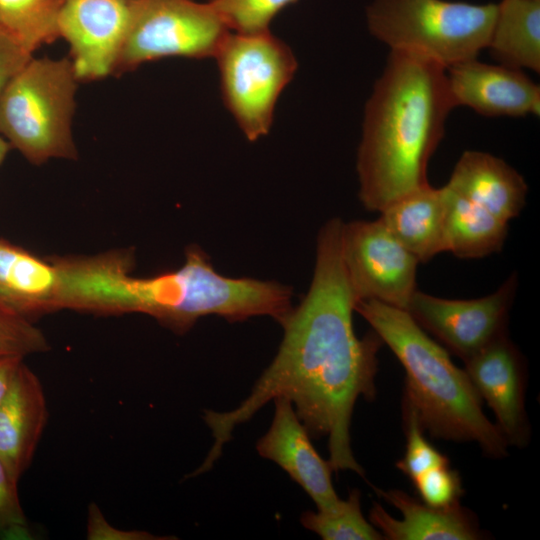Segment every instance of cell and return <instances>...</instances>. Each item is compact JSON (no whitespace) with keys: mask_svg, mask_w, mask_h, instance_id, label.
Segmentation results:
<instances>
[{"mask_svg":"<svg viewBox=\"0 0 540 540\" xmlns=\"http://www.w3.org/2000/svg\"><path fill=\"white\" fill-rule=\"evenodd\" d=\"M342 224L333 218L320 229L310 288L281 324L278 352L249 396L230 411H203L214 444L192 476L207 472L233 429L276 397L291 401L310 437L328 438L333 471L364 475L352 452L350 424L356 400L375 398L377 353L383 342L374 331L363 338L355 334L356 299L341 256Z\"/></svg>","mask_w":540,"mask_h":540,"instance_id":"6da1fadb","label":"cell"},{"mask_svg":"<svg viewBox=\"0 0 540 540\" xmlns=\"http://www.w3.org/2000/svg\"><path fill=\"white\" fill-rule=\"evenodd\" d=\"M454 108L446 68L390 51L365 105L357 153L359 199L367 210L380 212L429 184L428 163Z\"/></svg>","mask_w":540,"mask_h":540,"instance_id":"7a4b0ae2","label":"cell"},{"mask_svg":"<svg viewBox=\"0 0 540 540\" xmlns=\"http://www.w3.org/2000/svg\"><path fill=\"white\" fill-rule=\"evenodd\" d=\"M358 312L404 367L403 401L415 410L423 430L449 441L476 442L490 457L507 455L505 438L484 414L482 400L465 370L411 315L376 300L356 302Z\"/></svg>","mask_w":540,"mask_h":540,"instance_id":"3957f363","label":"cell"},{"mask_svg":"<svg viewBox=\"0 0 540 540\" xmlns=\"http://www.w3.org/2000/svg\"><path fill=\"white\" fill-rule=\"evenodd\" d=\"M291 298L289 286L219 274L209 256L190 245L184 264L176 270L146 278L124 272L116 284L115 311L144 313L176 334H184L207 315L229 322L270 316L281 325L293 308Z\"/></svg>","mask_w":540,"mask_h":540,"instance_id":"277c9868","label":"cell"},{"mask_svg":"<svg viewBox=\"0 0 540 540\" xmlns=\"http://www.w3.org/2000/svg\"><path fill=\"white\" fill-rule=\"evenodd\" d=\"M498 3L450 0H372L370 34L390 51L408 53L444 68L476 59L487 49Z\"/></svg>","mask_w":540,"mask_h":540,"instance_id":"5b68a950","label":"cell"},{"mask_svg":"<svg viewBox=\"0 0 540 540\" xmlns=\"http://www.w3.org/2000/svg\"><path fill=\"white\" fill-rule=\"evenodd\" d=\"M77 78L67 59H30L0 94V135L30 163L77 159L71 133Z\"/></svg>","mask_w":540,"mask_h":540,"instance_id":"8992f818","label":"cell"},{"mask_svg":"<svg viewBox=\"0 0 540 540\" xmlns=\"http://www.w3.org/2000/svg\"><path fill=\"white\" fill-rule=\"evenodd\" d=\"M223 102L249 141L271 128L277 100L297 70L290 47L270 31L229 33L215 56Z\"/></svg>","mask_w":540,"mask_h":540,"instance_id":"52a82bcc","label":"cell"},{"mask_svg":"<svg viewBox=\"0 0 540 540\" xmlns=\"http://www.w3.org/2000/svg\"><path fill=\"white\" fill-rule=\"evenodd\" d=\"M230 33L209 2L130 0V17L114 74L164 57L216 56Z\"/></svg>","mask_w":540,"mask_h":540,"instance_id":"ba28073f","label":"cell"},{"mask_svg":"<svg viewBox=\"0 0 540 540\" xmlns=\"http://www.w3.org/2000/svg\"><path fill=\"white\" fill-rule=\"evenodd\" d=\"M341 256L356 302L376 300L406 310L418 260L379 220L342 224Z\"/></svg>","mask_w":540,"mask_h":540,"instance_id":"9c48e42d","label":"cell"},{"mask_svg":"<svg viewBox=\"0 0 540 540\" xmlns=\"http://www.w3.org/2000/svg\"><path fill=\"white\" fill-rule=\"evenodd\" d=\"M516 288L513 275L497 291L477 299H445L416 290L406 311L422 329L466 361L506 333Z\"/></svg>","mask_w":540,"mask_h":540,"instance_id":"30bf717a","label":"cell"},{"mask_svg":"<svg viewBox=\"0 0 540 540\" xmlns=\"http://www.w3.org/2000/svg\"><path fill=\"white\" fill-rule=\"evenodd\" d=\"M129 17L130 0H62L59 35L70 45L77 80L114 74Z\"/></svg>","mask_w":540,"mask_h":540,"instance_id":"8fae6325","label":"cell"},{"mask_svg":"<svg viewBox=\"0 0 540 540\" xmlns=\"http://www.w3.org/2000/svg\"><path fill=\"white\" fill-rule=\"evenodd\" d=\"M465 364L472 385L495 414L508 445L524 447L530 429L525 411L526 370L519 350L504 333Z\"/></svg>","mask_w":540,"mask_h":540,"instance_id":"7c38bea8","label":"cell"},{"mask_svg":"<svg viewBox=\"0 0 540 540\" xmlns=\"http://www.w3.org/2000/svg\"><path fill=\"white\" fill-rule=\"evenodd\" d=\"M455 107L466 106L485 117L540 114V86L523 70L476 59L446 69Z\"/></svg>","mask_w":540,"mask_h":540,"instance_id":"4fadbf2b","label":"cell"},{"mask_svg":"<svg viewBox=\"0 0 540 540\" xmlns=\"http://www.w3.org/2000/svg\"><path fill=\"white\" fill-rule=\"evenodd\" d=\"M274 400V417L269 430L256 444L259 455L285 470L311 497L318 510L338 505L331 479L333 469L315 450L310 435L285 397Z\"/></svg>","mask_w":540,"mask_h":540,"instance_id":"5bb4252c","label":"cell"},{"mask_svg":"<svg viewBox=\"0 0 540 540\" xmlns=\"http://www.w3.org/2000/svg\"><path fill=\"white\" fill-rule=\"evenodd\" d=\"M47 418L43 386L23 361L0 402V459L18 482L33 459Z\"/></svg>","mask_w":540,"mask_h":540,"instance_id":"9a60e30c","label":"cell"},{"mask_svg":"<svg viewBox=\"0 0 540 540\" xmlns=\"http://www.w3.org/2000/svg\"><path fill=\"white\" fill-rule=\"evenodd\" d=\"M381 497L395 506L402 519H395L374 503L369 518L388 540H477L483 534L474 514L457 504L435 508L398 489H376Z\"/></svg>","mask_w":540,"mask_h":540,"instance_id":"2e32d148","label":"cell"},{"mask_svg":"<svg viewBox=\"0 0 540 540\" xmlns=\"http://www.w3.org/2000/svg\"><path fill=\"white\" fill-rule=\"evenodd\" d=\"M61 275L53 257L42 258L0 238V305L32 320L61 310Z\"/></svg>","mask_w":540,"mask_h":540,"instance_id":"e0dca14e","label":"cell"},{"mask_svg":"<svg viewBox=\"0 0 540 540\" xmlns=\"http://www.w3.org/2000/svg\"><path fill=\"white\" fill-rule=\"evenodd\" d=\"M446 186L506 222L520 214L528 192L526 181L512 166L476 150L463 152Z\"/></svg>","mask_w":540,"mask_h":540,"instance_id":"ac0fdd59","label":"cell"},{"mask_svg":"<svg viewBox=\"0 0 540 540\" xmlns=\"http://www.w3.org/2000/svg\"><path fill=\"white\" fill-rule=\"evenodd\" d=\"M380 214L379 220L419 263L445 252L444 187L423 186L395 200Z\"/></svg>","mask_w":540,"mask_h":540,"instance_id":"d6986e66","label":"cell"},{"mask_svg":"<svg viewBox=\"0 0 540 540\" xmlns=\"http://www.w3.org/2000/svg\"><path fill=\"white\" fill-rule=\"evenodd\" d=\"M499 64L540 71V0H501L487 46Z\"/></svg>","mask_w":540,"mask_h":540,"instance_id":"ffe728a7","label":"cell"},{"mask_svg":"<svg viewBox=\"0 0 540 540\" xmlns=\"http://www.w3.org/2000/svg\"><path fill=\"white\" fill-rule=\"evenodd\" d=\"M445 252L460 258H481L502 249L508 222L457 195L446 185Z\"/></svg>","mask_w":540,"mask_h":540,"instance_id":"44dd1931","label":"cell"},{"mask_svg":"<svg viewBox=\"0 0 540 540\" xmlns=\"http://www.w3.org/2000/svg\"><path fill=\"white\" fill-rule=\"evenodd\" d=\"M62 0H0V28L30 54L59 35Z\"/></svg>","mask_w":540,"mask_h":540,"instance_id":"7402d4cb","label":"cell"},{"mask_svg":"<svg viewBox=\"0 0 540 540\" xmlns=\"http://www.w3.org/2000/svg\"><path fill=\"white\" fill-rule=\"evenodd\" d=\"M361 495L357 489L350 491L346 500L330 510L306 511L301 524L324 540H382L383 535L363 516Z\"/></svg>","mask_w":540,"mask_h":540,"instance_id":"603a6c76","label":"cell"},{"mask_svg":"<svg viewBox=\"0 0 540 540\" xmlns=\"http://www.w3.org/2000/svg\"><path fill=\"white\" fill-rule=\"evenodd\" d=\"M297 0H209L229 30L250 34L269 31L273 18Z\"/></svg>","mask_w":540,"mask_h":540,"instance_id":"cb8c5ba5","label":"cell"},{"mask_svg":"<svg viewBox=\"0 0 540 540\" xmlns=\"http://www.w3.org/2000/svg\"><path fill=\"white\" fill-rule=\"evenodd\" d=\"M402 408L406 449L396 467L412 481L431 469L449 465L448 457L424 437L423 428L411 405L403 401Z\"/></svg>","mask_w":540,"mask_h":540,"instance_id":"d4e9b609","label":"cell"},{"mask_svg":"<svg viewBox=\"0 0 540 540\" xmlns=\"http://www.w3.org/2000/svg\"><path fill=\"white\" fill-rule=\"evenodd\" d=\"M49 342L32 321L0 305V356H20L47 352Z\"/></svg>","mask_w":540,"mask_h":540,"instance_id":"484cf974","label":"cell"},{"mask_svg":"<svg viewBox=\"0 0 540 540\" xmlns=\"http://www.w3.org/2000/svg\"><path fill=\"white\" fill-rule=\"evenodd\" d=\"M412 482L422 502L435 508L455 506L464 494L459 473L449 465L431 469Z\"/></svg>","mask_w":540,"mask_h":540,"instance_id":"4316f807","label":"cell"},{"mask_svg":"<svg viewBox=\"0 0 540 540\" xmlns=\"http://www.w3.org/2000/svg\"><path fill=\"white\" fill-rule=\"evenodd\" d=\"M0 534L27 535V519L18 494V481L0 459Z\"/></svg>","mask_w":540,"mask_h":540,"instance_id":"83f0119b","label":"cell"},{"mask_svg":"<svg viewBox=\"0 0 540 540\" xmlns=\"http://www.w3.org/2000/svg\"><path fill=\"white\" fill-rule=\"evenodd\" d=\"M174 537H159L144 530H124L112 526L95 503H90L87 518L89 540H165Z\"/></svg>","mask_w":540,"mask_h":540,"instance_id":"f1b7e54d","label":"cell"},{"mask_svg":"<svg viewBox=\"0 0 540 540\" xmlns=\"http://www.w3.org/2000/svg\"><path fill=\"white\" fill-rule=\"evenodd\" d=\"M32 58L0 28V94L9 80Z\"/></svg>","mask_w":540,"mask_h":540,"instance_id":"f546056e","label":"cell"},{"mask_svg":"<svg viewBox=\"0 0 540 540\" xmlns=\"http://www.w3.org/2000/svg\"><path fill=\"white\" fill-rule=\"evenodd\" d=\"M23 361L24 358L20 356H0V402Z\"/></svg>","mask_w":540,"mask_h":540,"instance_id":"4dcf8cb0","label":"cell"},{"mask_svg":"<svg viewBox=\"0 0 540 540\" xmlns=\"http://www.w3.org/2000/svg\"><path fill=\"white\" fill-rule=\"evenodd\" d=\"M10 149V144L0 135V164L3 162Z\"/></svg>","mask_w":540,"mask_h":540,"instance_id":"1f68e13d","label":"cell"}]
</instances>
